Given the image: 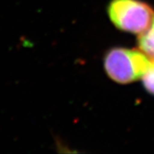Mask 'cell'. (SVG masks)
Returning a JSON list of instances; mask_svg holds the SVG:
<instances>
[{"label": "cell", "mask_w": 154, "mask_h": 154, "mask_svg": "<svg viewBox=\"0 0 154 154\" xmlns=\"http://www.w3.org/2000/svg\"><path fill=\"white\" fill-rule=\"evenodd\" d=\"M139 49L149 58L154 60V20L145 32L140 34L138 38Z\"/></svg>", "instance_id": "3"}, {"label": "cell", "mask_w": 154, "mask_h": 154, "mask_svg": "<svg viewBox=\"0 0 154 154\" xmlns=\"http://www.w3.org/2000/svg\"><path fill=\"white\" fill-rule=\"evenodd\" d=\"M142 82L146 91L154 95V60H150L148 68L144 73Z\"/></svg>", "instance_id": "4"}, {"label": "cell", "mask_w": 154, "mask_h": 154, "mask_svg": "<svg viewBox=\"0 0 154 154\" xmlns=\"http://www.w3.org/2000/svg\"><path fill=\"white\" fill-rule=\"evenodd\" d=\"M108 15L118 29L138 34L145 32L154 20L153 9L141 0H111Z\"/></svg>", "instance_id": "2"}, {"label": "cell", "mask_w": 154, "mask_h": 154, "mask_svg": "<svg viewBox=\"0 0 154 154\" xmlns=\"http://www.w3.org/2000/svg\"><path fill=\"white\" fill-rule=\"evenodd\" d=\"M150 59L140 50L115 47L105 54L104 65L107 75L114 82L127 84L142 78Z\"/></svg>", "instance_id": "1"}]
</instances>
